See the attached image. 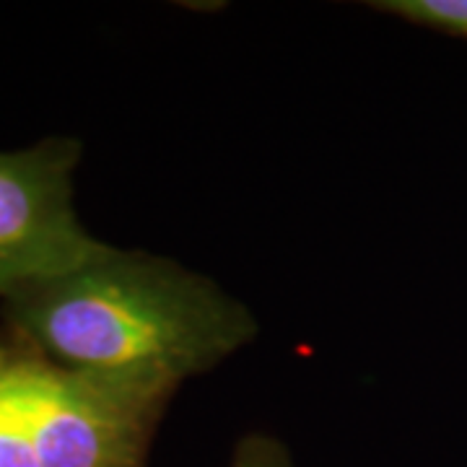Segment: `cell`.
<instances>
[{
	"label": "cell",
	"instance_id": "cell-1",
	"mask_svg": "<svg viewBox=\"0 0 467 467\" xmlns=\"http://www.w3.org/2000/svg\"><path fill=\"white\" fill-rule=\"evenodd\" d=\"M0 330L57 367L177 395L252 346L260 322L198 270L107 244L0 301Z\"/></svg>",
	"mask_w": 467,
	"mask_h": 467
},
{
	"label": "cell",
	"instance_id": "cell-2",
	"mask_svg": "<svg viewBox=\"0 0 467 467\" xmlns=\"http://www.w3.org/2000/svg\"><path fill=\"white\" fill-rule=\"evenodd\" d=\"M81 159L84 143L73 135L0 150V301L107 247L76 211Z\"/></svg>",
	"mask_w": 467,
	"mask_h": 467
},
{
	"label": "cell",
	"instance_id": "cell-3",
	"mask_svg": "<svg viewBox=\"0 0 467 467\" xmlns=\"http://www.w3.org/2000/svg\"><path fill=\"white\" fill-rule=\"evenodd\" d=\"M0 467H39L24 350L0 330Z\"/></svg>",
	"mask_w": 467,
	"mask_h": 467
},
{
	"label": "cell",
	"instance_id": "cell-4",
	"mask_svg": "<svg viewBox=\"0 0 467 467\" xmlns=\"http://www.w3.org/2000/svg\"><path fill=\"white\" fill-rule=\"evenodd\" d=\"M368 5L413 26L467 39V0H379Z\"/></svg>",
	"mask_w": 467,
	"mask_h": 467
},
{
	"label": "cell",
	"instance_id": "cell-5",
	"mask_svg": "<svg viewBox=\"0 0 467 467\" xmlns=\"http://www.w3.org/2000/svg\"><path fill=\"white\" fill-rule=\"evenodd\" d=\"M229 467H296L284 439L267 431H250L234 444Z\"/></svg>",
	"mask_w": 467,
	"mask_h": 467
}]
</instances>
